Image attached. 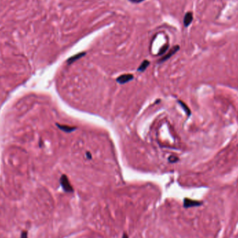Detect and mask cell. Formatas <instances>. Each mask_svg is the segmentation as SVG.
Wrapping results in <instances>:
<instances>
[{
	"instance_id": "cell-6",
	"label": "cell",
	"mask_w": 238,
	"mask_h": 238,
	"mask_svg": "<svg viewBox=\"0 0 238 238\" xmlns=\"http://www.w3.org/2000/svg\"><path fill=\"white\" fill-rule=\"evenodd\" d=\"M85 55H86V52H84L78 53V54H76L75 55H73V56L70 57V58L67 60V63H68V64H72V63L75 62V61H77L78 59L82 58L83 57L85 56Z\"/></svg>"
},
{
	"instance_id": "cell-12",
	"label": "cell",
	"mask_w": 238,
	"mask_h": 238,
	"mask_svg": "<svg viewBox=\"0 0 238 238\" xmlns=\"http://www.w3.org/2000/svg\"><path fill=\"white\" fill-rule=\"evenodd\" d=\"M20 238H28V232L25 231H22V232L21 233Z\"/></svg>"
},
{
	"instance_id": "cell-10",
	"label": "cell",
	"mask_w": 238,
	"mask_h": 238,
	"mask_svg": "<svg viewBox=\"0 0 238 238\" xmlns=\"http://www.w3.org/2000/svg\"><path fill=\"white\" fill-rule=\"evenodd\" d=\"M168 48H169V45H164L163 47H161V48L160 49V50H159L158 54L159 55L164 54L166 52H167V50H168Z\"/></svg>"
},
{
	"instance_id": "cell-13",
	"label": "cell",
	"mask_w": 238,
	"mask_h": 238,
	"mask_svg": "<svg viewBox=\"0 0 238 238\" xmlns=\"http://www.w3.org/2000/svg\"><path fill=\"white\" fill-rule=\"evenodd\" d=\"M128 1L132 2V3H133V4H139V3H141V2H143L144 1H145V0H128Z\"/></svg>"
},
{
	"instance_id": "cell-4",
	"label": "cell",
	"mask_w": 238,
	"mask_h": 238,
	"mask_svg": "<svg viewBox=\"0 0 238 238\" xmlns=\"http://www.w3.org/2000/svg\"><path fill=\"white\" fill-rule=\"evenodd\" d=\"M202 204L201 202L198 201H194V200H192L190 199H184V203L183 205L185 208H192V207H196V206H200Z\"/></svg>"
},
{
	"instance_id": "cell-15",
	"label": "cell",
	"mask_w": 238,
	"mask_h": 238,
	"mask_svg": "<svg viewBox=\"0 0 238 238\" xmlns=\"http://www.w3.org/2000/svg\"><path fill=\"white\" fill-rule=\"evenodd\" d=\"M122 238H129V237H128V235H127V234L126 233H123V236H122Z\"/></svg>"
},
{
	"instance_id": "cell-1",
	"label": "cell",
	"mask_w": 238,
	"mask_h": 238,
	"mask_svg": "<svg viewBox=\"0 0 238 238\" xmlns=\"http://www.w3.org/2000/svg\"><path fill=\"white\" fill-rule=\"evenodd\" d=\"M60 183L62 187L63 190L65 191V192L71 193L73 192V187H72L71 182H70L68 178L65 175H62L60 178Z\"/></svg>"
},
{
	"instance_id": "cell-14",
	"label": "cell",
	"mask_w": 238,
	"mask_h": 238,
	"mask_svg": "<svg viewBox=\"0 0 238 238\" xmlns=\"http://www.w3.org/2000/svg\"><path fill=\"white\" fill-rule=\"evenodd\" d=\"M86 156H87V158H88V159H91V158H92V155H91V153L89 152H86Z\"/></svg>"
},
{
	"instance_id": "cell-3",
	"label": "cell",
	"mask_w": 238,
	"mask_h": 238,
	"mask_svg": "<svg viewBox=\"0 0 238 238\" xmlns=\"http://www.w3.org/2000/svg\"><path fill=\"white\" fill-rule=\"evenodd\" d=\"M134 76L132 74H125V75H122L117 78L116 82L120 84H124L126 83L130 82L133 80Z\"/></svg>"
},
{
	"instance_id": "cell-2",
	"label": "cell",
	"mask_w": 238,
	"mask_h": 238,
	"mask_svg": "<svg viewBox=\"0 0 238 238\" xmlns=\"http://www.w3.org/2000/svg\"><path fill=\"white\" fill-rule=\"evenodd\" d=\"M179 50H180V46L179 45L173 46V48H172L171 50H169V52H168L167 54L164 55V56L162 58H161L160 59H159L158 62L159 63H162V62H164V61H166L167 60H168V59L171 58V57L173 56V55L175 54Z\"/></svg>"
},
{
	"instance_id": "cell-7",
	"label": "cell",
	"mask_w": 238,
	"mask_h": 238,
	"mask_svg": "<svg viewBox=\"0 0 238 238\" xmlns=\"http://www.w3.org/2000/svg\"><path fill=\"white\" fill-rule=\"evenodd\" d=\"M57 125L59 129L63 132H73L76 129V127H75L68 126V125H60L59 123H57Z\"/></svg>"
},
{
	"instance_id": "cell-5",
	"label": "cell",
	"mask_w": 238,
	"mask_h": 238,
	"mask_svg": "<svg viewBox=\"0 0 238 238\" xmlns=\"http://www.w3.org/2000/svg\"><path fill=\"white\" fill-rule=\"evenodd\" d=\"M193 20V13L192 12H187L184 15L183 23L184 26L185 27H187L191 25V23L192 22Z\"/></svg>"
},
{
	"instance_id": "cell-11",
	"label": "cell",
	"mask_w": 238,
	"mask_h": 238,
	"mask_svg": "<svg viewBox=\"0 0 238 238\" xmlns=\"http://www.w3.org/2000/svg\"><path fill=\"white\" fill-rule=\"evenodd\" d=\"M169 161L171 163H175V162H176V161H178V158L176 156H171V157H169Z\"/></svg>"
},
{
	"instance_id": "cell-9",
	"label": "cell",
	"mask_w": 238,
	"mask_h": 238,
	"mask_svg": "<svg viewBox=\"0 0 238 238\" xmlns=\"http://www.w3.org/2000/svg\"><path fill=\"white\" fill-rule=\"evenodd\" d=\"M178 103H179L180 105L182 107V109H184V111L186 112V114H187V116H190L191 115V111H190V109H189V107H187V106L185 104H184L182 101L178 100Z\"/></svg>"
},
{
	"instance_id": "cell-8",
	"label": "cell",
	"mask_w": 238,
	"mask_h": 238,
	"mask_svg": "<svg viewBox=\"0 0 238 238\" xmlns=\"http://www.w3.org/2000/svg\"><path fill=\"white\" fill-rule=\"evenodd\" d=\"M150 64V62L148 60H144L143 62L141 63V64L139 65V67L138 68L137 71L139 72H144L146 71V69L147 68L148 65Z\"/></svg>"
}]
</instances>
